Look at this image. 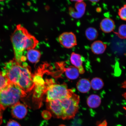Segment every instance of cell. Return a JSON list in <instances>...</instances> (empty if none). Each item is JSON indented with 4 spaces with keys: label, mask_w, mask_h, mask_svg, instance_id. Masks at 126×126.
<instances>
[{
    "label": "cell",
    "mask_w": 126,
    "mask_h": 126,
    "mask_svg": "<svg viewBox=\"0 0 126 126\" xmlns=\"http://www.w3.org/2000/svg\"><path fill=\"white\" fill-rule=\"evenodd\" d=\"M118 37L121 39H126V24L120 26L117 32H115Z\"/></svg>",
    "instance_id": "obj_20"
},
{
    "label": "cell",
    "mask_w": 126,
    "mask_h": 126,
    "mask_svg": "<svg viewBox=\"0 0 126 126\" xmlns=\"http://www.w3.org/2000/svg\"><path fill=\"white\" fill-rule=\"evenodd\" d=\"M48 103V108L52 115L58 118L64 119L63 110L60 100L51 101Z\"/></svg>",
    "instance_id": "obj_7"
},
{
    "label": "cell",
    "mask_w": 126,
    "mask_h": 126,
    "mask_svg": "<svg viewBox=\"0 0 126 126\" xmlns=\"http://www.w3.org/2000/svg\"><path fill=\"white\" fill-rule=\"evenodd\" d=\"M86 7V4L83 1L76 2L74 7H70L69 8V15L73 18H81L84 15Z\"/></svg>",
    "instance_id": "obj_8"
},
{
    "label": "cell",
    "mask_w": 126,
    "mask_h": 126,
    "mask_svg": "<svg viewBox=\"0 0 126 126\" xmlns=\"http://www.w3.org/2000/svg\"><path fill=\"white\" fill-rule=\"evenodd\" d=\"M91 86L94 90L97 91L102 89L104 83L102 79L98 78L93 79L91 82Z\"/></svg>",
    "instance_id": "obj_17"
},
{
    "label": "cell",
    "mask_w": 126,
    "mask_h": 126,
    "mask_svg": "<svg viewBox=\"0 0 126 126\" xmlns=\"http://www.w3.org/2000/svg\"><path fill=\"white\" fill-rule=\"evenodd\" d=\"M72 1H75L76 2H81L83 1V0H70Z\"/></svg>",
    "instance_id": "obj_26"
},
{
    "label": "cell",
    "mask_w": 126,
    "mask_h": 126,
    "mask_svg": "<svg viewBox=\"0 0 126 126\" xmlns=\"http://www.w3.org/2000/svg\"><path fill=\"white\" fill-rule=\"evenodd\" d=\"M2 73L9 81L18 85L26 93L34 87L33 75L28 64H20L15 59L5 64Z\"/></svg>",
    "instance_id": "obj_1"
},
{
    "label": "cell",
    "mask_w": 126,
    "mask_h": 126,
    "mask_svg": "<svg viewBox=\"0 0 126 126\" xmlns=\"http://www.w3.org/2000/svg\"><path fill=\"white\" fill-rule=\"evenodd\" d=\"M26 95V93L19 86L9 81L7 85L0 91V106L5 110L19 102Z\"/></svg>",
    "instance_id": "obj_3"
},
{
    "label": "cell",
    "mask_w": 126,
    "mask_h": 126,
    "mask_svg": "<svg viewBox=\"0 0 126 126\" xmlns=\"http://www.w3.org/2000/svg\"><path fill=\"white\" fill-rule=\"evenodd\" d=\"M60 100L63 110L64 119H73L78 111L79 96L74 93L71 96Z\"/></svg>",
    "instance_id": "obj_5"
},
{
    "label": "cell",
    "mask_w": 126,
    "mask_h": 126,
    "mask_svg": "<svg viewBox=\"0 0 126 126\" xmlns=\"http://www.w3.org/2000/svg\"><path fill=\"white\" fill-rule=\"evenodd\" d=\"M42 115L44 119L49 120L51 119L52 115L49 111L48 110H44L42 112Z\"/></svg>",
    "instance_id": "obj_23"
},
{
    "label": "cell",
    "mask_w": 126,
    "mask_h": 126,
    "mask_svg": "<svg viewBox=\"0 0 126 126\" xmlns=\"http://www.w3.org/2000/svg\"><path fill=\"white\" fill-rule=\"evenodd\" d=\"M27 107L19 102L12 106L11 113L13 117L17 119H21L27 114Z\"/></svg>",
    "instance_id": "obj_9"
},
{
    "label": "cell",
    "mask_w": 126,
    "mask_h": 126,
    "mask_svg": "<svg viewBox=\"0 0 126 126\" xmlns=\"http://www.w3.org/2000/svg\"><path fill=\"white\" fill-rule=\"evenodd\" d=\"M59 126H66L64 125H61Z\"/></svg>",
    "instance_id": "obj_29"
},
{
    "label": "cell",
    "mask_w": 126,
    "mask_h": 126,
    "mask_svg": "<svg viewBox=\"0 0 126 126\" xmlns=\"http://www.w3.org/2000/svg\"><path fill=\"white\" fill-rule=\"evenodd\" d=\"M107 45L101 41H96L91 45V51L94 54H101L104 52L107 48Z\"/></svg>",
    "instance_id": "obj_12"
},
{
    "label": "cell",
    "mask_w": 126,
    "mask_h": 126,
    "mask_svg": "<svg viewBox=\"0 0 126 126\" xmlns=\"http://www.w3.org/2000/svg\"><path fill=\"white\" fill-rule=\"evenodd\" d=\"M66 76L69 79L74 80L78 78L79 75V73L78 69L75 66H71L64 68Z\"/></svg>",
    "instance_id": "obj_16"
},
{
    "label": "cell",
    "mask_w": 126,
    "mask_h": 126,
    "mask_svg": "<svg viewBox=\"0 0 126 126\" xmlns=\"http://www.w3.org/2000/svg\"><path fill=\"white\" fill-rule=\"evenodd\" d=\"M70 61L72 64L78 69L79 73L83 74L85 70L83 65L82 58L80 54L72 52L70 56Z\"/></svg>",
    "instance_id": "obj_10"
},
{
    "label": "cell",
    "mask_w": 126,
    "mask_h": 126,
    "mask_svg": "<svg viewBox=\"0 0 126 126\" xmlns=\"http://www.w3.org/2000/svg\"><path fill=\"white\" fill-rule=\"evenodd\" d=\"M74 92L72 89H68L67 85L55 84L50 85L46 92L47 102L56 100H61L71 96Z\"/></svg>",
    "instance_id": "obj_4"
},
{
    "label": "cell",
    "mask_w": 126,
    "mask_h": 126,
    "mask_svg": "<svg viewBox=\"0 0 126 126\" xmlns=\"http://www.w3.org/2000/svg\"><path fill=\"white\" fill-rule=\"evenodd\" d=\"M38 43L39 41L37 39L31 34L28 39L26 50L33 49L37 46Z\"/></svg>",
    "instance_id": "obj_19"
},
{
    "label": "cell",
    "mask_w": 126,
    "mask_h": 126,
    "mask_svg": "<svg viewBox=\"0 0 126 126\" xmlns=\"http://www.w3.org/2000/svg\"><path fill=\"white\" fill-rule=\"evenodd\" d=\"M58 40L61 45L66 48H72L77 44L76 36L72 32L63 33L59 36Z\"/></svg>",
    "instance_id": "obj_6"
},
{
    "label": "cell",
    "mask_w": 126,
    "mask_h": 126,
    "mask_svg": "<svg viewBox=\"0 0 126 126\" xmlns=\"http://www.w3.org/2000/svg\"><path fill=\"white\" fill-rule=\"evenodd\" d=\"M86 37L88 40L93 41L96 39L98 36V32L95 28L90 27L86 30Z\"/></svg>",
    "instance_id": "obj_18"
},
{
    "label": "cell",
    "mask_w": 126,
    "mask_h": 126,
    "mask_svg": "<svg viewBox=\"0 0 126 126\" xmlns=\"http://www.w3.org/2000/svg\"><path fill=\"white\" fill-rule=\"evenodd\" d=\"M78 91L82 93H86L90 90L91 82L87 79H82L78 81L77 84Z\"/></svg>",
    "instance_id": "obj_13"
},
{
    "label": "cell",
    "mask_w": 126,
    "mask_h": 126,
    "mask_svg": "<svg viewBox=\"0 0 126 126\" xmlns=\"http://www.w3.org/2000/svg\"><path fill=\"white\" fill-rule=\"evenodd\" d=\"M9 81L2 72H0V91L7 85Z\"/></svg>",
    "instance_id": "obj_21"
},
{
    "label": "cell",
    "mask_w": 126,
    "mask_h": 126,
    "mask_svg": "<svg viewBox=\"0 0 126 126\" xmlns=\"http://www.w3.org/2000/svg\"><path fill=\"white\" fill-rule=\"evenodd\" d=\"M118 15L121 19L126 21V4L119 9Z\"/></svg>",
    "instance_id": "obj_22"
},
{
    "label": "cell",
    "mask_w": 126,
    "mask_h": 126,
    "mask_svg": "<svg viewBox=\"0 0 126 126\" xmlns=\"http://www.w3.org/2000/svg\"><path fill=\"white\" fill-rule=\"evenodd\" d=\"M6 126H21L16 121L11 119L7 122Z\"/></svg>",
    "instance_id": "obj_24"
},
{
    "label": "cell",
    "mask_w": 126,
    "mask_h": 126,
    "mask_svg": "<svg viewBox=\"0 0 126 126\" xmlns=\"http://www.w3.org/2000/svg\"><path fill=\"white\" fill-rule=\"evenodd\" d=\"M4 110L0 106V125L2 123V112Z\"/></svg>",
    "instance_id": "obj_25"
},
{
    "label": "cell",
    "mask_w": 126,
    "mask_h": 126,
    "mask_svg": "<svg viewBox=\"0 0 126 126\" xmlns=\"http://www.w3.org/2000/svg\"><path fill=\"white\" fill-rule=\"evenodd\" d=\"M31 34L26 28L18 24L11 36L15 55L14 59L20 64L26 61V57L23 56V53L26 50L28 39Z\"/></svg>",
    "instance_id": "obj_2"
},
{
    "label": "cell",
    "mask_w": 126,
    "mask_h": 126,
    "mask_svg": "<svg viewBox=\"0 0 126 126\" xmlns=\"http://www.w3.org/2000/svg\"><path fill=\"white\" fill-rule=\"evenodd\" d=\"M122 86V87L126 88V81L124 82L123 83Z\"/></svg>",
    "instance_id": "obj_28"
},
{
    "label": "cell",
    "mask_w": 126,
    "mask_h": 126,
    "mask_svg": "<svg viewBox=\"0 0 126 126\" xmlns=\"http://www.w3.org/2000/svg\"><path fill=\"white\" fill-rule=\"evenodd\" d=\"M100 26L101 29L104 32H111L115 29L114 22L111 18H105L101 22Z\"/></svg>",
    "instance_id": "obj_11"
},
{
    "label": "cell",
    "mask_w": 126,
    "mask_h": 126,
    "mask_svg": "<svg viewBox=\"0 0 126 126\" xmlns=\"http://www.w3.org/2000/svg\"><path fill=\"white\" fill-rule=\"evenodd\" d=\"M5 0H0V1H3Z\"/></svg>",
    "instance_id": "obj_30"
},
{
    "label": "cell",
    "mask_w": 126,
    "mask_h": 126,
    "mask_svg": "<svg viewBox=\"0 0 126 126\" xmlns=\"http://www.w3.org/2000/svg\"><path fill=\"white\" fill-rule=\"evenodd\" d=\"M101 100L100 97L98 95L92 94L88 97L87 100V104L89 108H96L100 106Z\"/></svg>",
    "instance_id": "obj_14"
},
{
    "label": "cell",
    "mask_w": 126,
    "mask_h": 126,
    "mask_svg": "<svg viewBox=\"0 0 126 126\" xmlns=\"http://www.w3.org/2000/svg\"><path fill=\"white\" fill-rule=\"evenodd\" d=\"M89 0L93 3H96L98 2L100 0Z\"/></svg>",
    "instance_id": "obj_27"
},
{
    "label": "cell",
    "mask_w": 126,
    "mask_h": 126,
    "mask_svg": "<svg viewBox=\"0 0 126 126\" xmlns=\"http://www.w3.org/2000/svg\"><path fill=\"white\" fill-rule=\"evenodd\" d=\"M41 56L40 52L38 50L33 49L28 50L27 57L28 60L32 63L38 62Z\"/></svg>",
    "instance_id": "obj_15"
}]
</instances>
